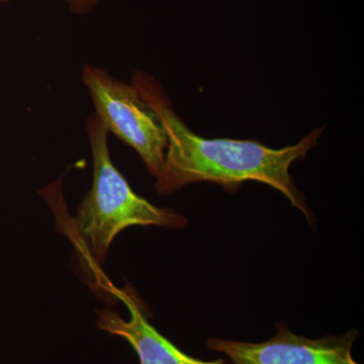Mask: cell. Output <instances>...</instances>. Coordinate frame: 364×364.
Masks as SVG:
<instances>
[{
    "label": "cell",
    "instance_id": "cell-1",
    "mask_svg": "<svg viewBox=\"0 0 364 364\" xmlns=\"http://www.w3.org/2000/svg\"><path fill=\"white\" fill-rule=\"evenodd\" d=\"M131 83L156 112L166 134V152L155 183L160 196H171L188 184L203 181L215 182L234 193L243 182L258 181L279 191L305 215L310 226L315 225L312 210L289 168L317 147L326 126L282 149L257 141L203 138L182 121L166 91L152 75L136 71Z\"/></svg>",
    "mask_w": 364,
    "mask_h": 364
},
{
    "label": "cell",
    "instance_id": "cell-2",
    "mask_svg": "<svg viewBox=\"0 0 364 364\" xmlns=\"http://www.w3.org/2000/svg\"><path fill=\"white\" fill-rule=\"evenodd\" d=\"M86 132L92 153V186L79 205L72 226L87 267H100L114 239L127 228L182 229L188 224L176 210L158 208L132 189L112 161L109 132L95 112L86 121Z\"/></svg>",
    "mask_w": 364,
    "mask_h": 364
},
{
    "label": "cell",
    "instance_id": "cell-3",
    "mask_svg": "<svg viewBox=\"0 0 364 364\" xmlns=\"http://www.w3.org/2000/svg\"><path fill=\"white\" fill-rule=\"evenodd\" d=\"M82 82L95 105V114L107 132L133 148L156 178L167 148L166 134L156 112L135 86L100 67H83Z\"/></svg>",
    "mask_w": 364,
    "mask_h": 364
},
{
    "label": "cell",
    "instance_id": "cell-4",
    "mask_svg": "<svg viewBox=\"0 0 364 364\" xmlns=\"http://www.w3.org/2000/svg\"><path fill=\"white\" fill-rule=\"evenodd\" d=\"M359 333L309 339L294 334L284 323H277V334L263 343L208 339L210 350L221 352L234 364H359L352 358V346Z\"/></svg>",
    "mask_w": 364,
    "mask_h": 364
},
{
    "label": "cell",
    "instance_id": "cell-5",
    "mask_svg": "<svg viewBox=\"0 0 364 364\" xmlns=\"http://www.w3.org/2000/svg\"><path fill=\"white\" fill-rule=\"evenodd\" d=\"M116 294L128 308L130 320H124L111 309L97 310L98 328L126 340L133 347L141 364H226L223 359L203 361L191 358L177 348L150 324L135 291L130 287L117 289Z\"/></svg>",
    "mask_w": 364,
    "mask_h": 364
},
{
    "label": "cell",
    "instance_id": "cell-6",
    "mask_svg": "<svg viewBox=\"0 0 364 364\" xmlns=\"http://www.w3.org/2000/svg\"><path fill=\"white\" fill-rule=\"evenodd\" d=\"M72 14L86 16L97 6L100 0H65Z\"/></svg>",
    "mask_w": 364,
    "mask_h": 364
},
{
    "label": "cell",
    "instance_id": "cell-7",
    "mask_svg": "<svg viewBox=\"0 0 364 364\" xmlns=\"http://www.w3.org/2000/svg\"><path fill=\"white\" fill-rule=\"evenodd\" d=\"M9 1V0H0V4H4V2Z\"/></svg>",
    "mask_w": 364,
    "mask_h": 364
}]
</instances>
